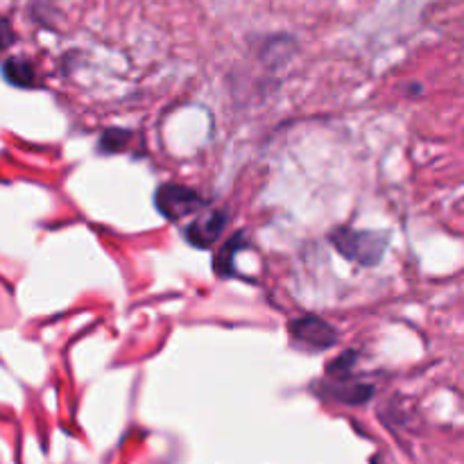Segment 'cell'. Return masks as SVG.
Listing matches in <instances>:
<instances>
[{
	"instance_id": "6da1fadb",
	"label": "cell",
	"mask_w": 464,
	"mask_h": 464,
	"mask_svg": "<svg viewBox=\"0 0 464 464\" xmlns=\"http://www.w3.org/2000/svg\"><path fill=\"white\" fill-rule=\"evenodd\" d=\"M331 240L349 261H356L361 266H376L383 258L388 249V234L379 231H353V229H335Z\"/></svg>"
},
{
	"instance_id": "7a4b0ae2",
	"label": "cell",
	"mask_w": 464,
	"mask_h": 464,
	"mask_svg": "<svg viewBox=\"0 0 464 464\" xmlns=\"http://www.w3.org/2000/svg\"><path fill=\"white\" fill-rule=\"evenodd\" d=\"M154 204L168 220H179L190 213H198L204 207V199L198 190L188 188V186L166 184L157 190Z\"/></svg>"
},
{
	"instance_id": "3957f363",
	"label": "cell",
	"mask_w": 464,
	"mask_h": 464,
	"mask_svg": "<svg viewBox=\"0 0 464 464\" xmlns=\"http://www.w3.org/2000/svg\"><path fill=\"white\" fill-rule=\"evenodd\" d=\"M290 334L297 340L302 347L313 349V352H324L338 343V331L329 324V322L320 320V317H299L290 324Z\"/></svg>"
},
{
	"instance_id": "277c9868",
	"label": "cell",
	"mask_w": 464,
	"mask_h": 464,
	"mask_svg": "<svg viewBox=\"0 0 464 464\" xmlns=\"http://www.w3.org/2000/svg\"><path fill=\"white\" fill-rule=\"evenodd\" d=\"M225 225H227V216L222 211L204 213V216H199L198 220H193L188 227H186V238H188V243H193L195 247L207 249L220 238Z\"/></svg>"
},
{
	"instance_id": "5b68a950",
	"label": "cell",
	"mask_w": 464,
	"mask_h": 464,
	"mask_svg": "<svg viewBox=\"0 0 464 464\" xmlns=\"http://www.w3.org/2000/svg\"><path fill=\"white\" fill-rule=\"evenodd\" d=\"M3 77L18 89H32L34 86V66L23 57H12L3 63Z\"/></svg>"
},
{
	"instance_id": "8992f818",
	"label": "cell",
	"mask_w": 464,
	"mask_h": 464,
	"mask_svg": "<svg viewBox=\"0 0 464 464\" xmlns=\"http://www.w3.org/2000/svg\"><path fill=\"white\" fill-rule=\"evenodd\" d=\"M322 390L329 392V397H334L335 401L347 403V406H361V403H365L367 399L374 394V388H372V385H362V383H356V385L331 383V385H324Z\"/></svg>"
},
{
	"instance_id": "52a82bcc",
	"label": "cell",
	"mask_w": 464,
	"mask_h": 464,
	"mask_svg": "<svg viewBox=\"0 0 464 464\" xmlns=\"http://www.w3.org/2000/svg\"><path fill=\"white\" fill-rule=\"evenodd\" d=\"M238 243H240V236L231 240V243H227L225 247H222V252L218 254L216 270L220 272V275H231V272H234V254L238 252Z\"/></svg>"
},
{
	"instance_id": "ba28073f",
	"label": "cell",
	"mask_w": 464,
	"mask_h": 464,
	"mask_svg": "<svg viewBox=\"0 0 464 464\" xmlns=\"http://www.w3.org/2000/svg\"><path fill=\"white\" fill-rule=\"evenodd\" d=\"M127 139H130V131L109 130V131H104V136L100 139V148H102L104 152H118L121 148H125Z\"/></svg>"
},
{
	"instance_id": "9c48e42d",
	"label": "cell",
	"mask_w": 464,
	"mask_h": 464,
	"mask_svg": "<svg viewBox=\"0 0 464 464\" xmlns=\"http://www.w3.org/2000/svg\"><path fill=\"white\" fill-rule=\"evenodd\" d=\"M12 44H14L12 25H9L5 18H0V53H3V50H7Z\"/></svg>"
}]
</instances>
